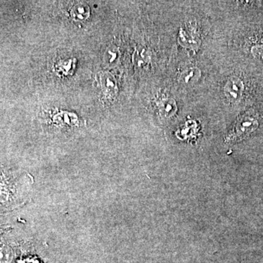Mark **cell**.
Returning a JSON list of instances; mask_svg holds the SVG:
<instances>
[{"mask_svg":"<svg viewBox=\"0 0 263 263\" xmlns=\"http://www.w3.org/2000/svg\"><path fill=\"white\" fill-rule=\"evenodd\" d=\"M179 43L183 47L197 50L200 47L201 41L195 27L186 24L180 29Z\"/></svg>","mask_w":263,"mask_h":263,"instance_id":"cell-1","label":"cell"},{"mask_svg":"<svg viewBox=\"0 0 263 263\" xmlns=\"http://www.w3.org/2000/svg\"><path fill=\"white\" fill-rule=\"evenodd\" d=\"M224 94L228 101L232 103H236L240 100L243 91V84L237 78H231L227 81L224 87Z\"/></svg>","mask_w":263,"mask_h":263,"instance_id":"cell-2","label":"cell"},{"mask_svg":"<svg viewBox=\"0 0 263 263\" xmlns=\"http://www.w3.org/2000/svg\"><path fill=\"white\" fill-rule=\"evenodd\" d=\"M100 82L105 96L114 98L117 96L118 87L117 81L111 73L108 72H100Z\"/></svg>","mask_w":263,"mask_h":263,"instance_id":"cell-3","label":"cell"},{"mask_svg":"<svg viewBox=\"0 0 263 263\" xmlns=\"http://www.w3.org/2000/svg\"><path fill=\"white\" fill-rule=\"evenodd\" d=\"M201 77V71L197 67H190L181 72L179 78L180 84L191 86L196 84Z\"/></svg>","mask_w":263,"mask_h":263,"instance_id":"cell-4","label":"cell"},{"mask_svg":"<svg viewBox=\"0 0 263 263\" xmlns=\"http://www.w3.org/2000/svg\"><path fill=\"white\" fill-rule=\"evenodd\" d=\"M158 108L160 115L167 119L174 117L178 109L176 101L171 98H165L161 100L158 104Z\"/></svg>","mask_w":263,"mask_h":263,"instance_id":"cell-5","label":"cell"},{"mask_svg":"<svg viewBox=\"0 0 263 263\" xmlns=\"http://www.w3.org/2000/svg\"><path fill=\"white\" fill-rule=\"evenodd\" d=\"M89 10L88 7L79 5L72 8V15L75 18L86 19L89 17Z\"/></svg>","mask_w":263,"mask_h":263,"instance_id":"cell-6","label":"cell"},{"mask_svg":"<svg viewBox=\"0 0 263 263\" xmlns=\"http://www.w3.org/2000/svg\"><path fill=\"white\" fill-rule=\"evenodd\" d=\"M252 53L257 58L262 59L263 60V46H256L252 48Z\"/></svg>","mask_w":263,"mask_h":263,"instance_id":"cell-7","label":"cell"}]
</instances>
